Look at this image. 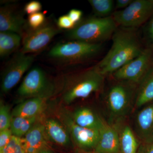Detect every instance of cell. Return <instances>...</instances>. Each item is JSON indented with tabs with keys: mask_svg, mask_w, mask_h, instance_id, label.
I'll list each match as a JSON object with an SVG mask.
<instances>
[{
	"mask_svg": "<svg viewBox=\"0 0 153 153\" xmlns=\"http://www.w3.org/2000/svg\"><path fill=\"white\" fill-rule=\"evenodd\" d=\"M117 30L111 48L96 66L102 75L113 74L143 52L138 37L131 29Z\"/></svg>",
	"mask_w": 153,
	"mask_h": 153,
	"instance_id": "cell-1",
	"label": "cell"
},
{
	"mask_svg": "<svg viewBox=\"0 0 153 153\" xmlns=\"http://www.w3.org/2000/svg\"><path fill=\"white\" fill-rule=\"evenodd\" d=\"M117 25L111 16L93 17L75 26L69 31L68 36L73 41L100 44L113 36L117 30Z\"/></svg>",
	"mask_w": 153,
	"mask_h": 153,
	"instance_id": "cell-2",
	"label": "cell"
},
{
	"mask_svg": "<svg viewBox=\"0 0 153 153\" xmlns=\"http://www.w3.org/2000/svg\"><path fill=\"white\" fill-rule=\"evenodd\" d=\"M104 76L94 66L78 73L68 82L63 94V100L70 104L79 98H85L100 90L104 83Z\"/></svg>",
	"mask_w": 153,
	"mask_h": 153,
	"instance_id": "cell-3",
	"label": "cell"
},
{
	"mask_svg": "<svg viewBox=\"0 0 153 153\" xmlns=\"http://www.w3.org/2000/svg\"><path fill=\"white\" fill-rule=\"evenodd\" d=\"M101 47L100 44L72 41L55 45L49 51V55L65 62H77L94 56L100 52Z\"/></svg>",
	"mask_w": 153,
	"mask_h": 153,
	"instance_id": "cell-4",
	"label": "cell"
},
{
	"mask_svg": "<svg viewBox=\"0 0 153 153\" xmlns=\"http://www.w3.org/2000/svg\"><path fill=\"white\" fill-rule=\"evenodd\" d=\"M153 13L152 0H135L126 8L114 13L111 16L117 25L132 29L143 25Z\"/></svg>",
	"mask_w": 153,
	"mask_h": 153,
	"instance_id": "cell-5",
	"label": "cell"
},
{
	"mask_svg": "<svg viewBox=\"0 0 153 153\" xmlns=\"http://www.w3.org/2000/svg\"><path fill=\"white\" fill-rule=\"evenodd\" d=\"M119 81L111 87L107 95L108 109L114 118L122 117L128 111L136 85L128 81Z\"/></svg>",
	"mask_w": 153,
	"mask_h": 153,
	"instance_id": "cell-6",
	"label": "cell"
},
{
	"mask_svg": "<svg viewBox=\"0 0 153 153\" xmlns=\"http://www.w3.org/2000/svg\"><path fill=\"white\" fill-rule=\"evenodd\" d=\"M152 54L151 49H143L139 56L114 72V77L117 80L139 84L151 67Z\"/></svg>",
	"mask_w": 153,
	"mask_h": 153,
	"instance_id": "cell-7",
	"label": "cell"
},
{
	"mask_svg": "<svg viewBox=\"0 0 153 153\" xmlns=\"http://www.w3.org/2000/svg\"><path fill=\"white\" fill-rule=\"evenodd\" d=\"M52 87L47 76L41 68L35 67L28 72L18 90L23 97H47L51 93Z\"/></svg>",
	"mask_w": 153,
	"mask_h": 153,
	"instance_id": "cell-8",
	"label": "cell"
},
{
	"mask_svg": "<svg viewBox=\"0 0 153 153\" xmlns=\"http://www.w3.org/2000/svg\"><path fill=\"white\" fill-rule=\"evenodd\" d=\"M33 55L20 52L12 59L3 73L1 90L8 93L18 84L25 72L30 68L34 60Z\"/></svg>",
	"mask_w": 153,
	"mask_h": 153,
	"instance_id": "cell-9",
	"label": "cell"
},
{
	"mask_svg": "<svg viewBox=\"0 0 153 153\" xmlns=\"http://www.w3.org/2000/svg\"><path fill=\"white\" fill-rule=\"evenodd\" d=\"M59 115L78 147L83 149L94 150L99 139L100 130L85 128L78 126L74 122L71 115L66 111H62Z\"/></svg>",
	"mask_w": 153,
	"mask_h": 153,
	"instance_id": "cell-10",
	"label": "cell"
},
{
	"mask_svg": "<svg viewBox=\"0 0 153 153\" xmlns=\"http://www.w3.org/2000/svg\"><path fill=\"white\" fill-rule=\"evenodd\" d=\"M59 32L57 28L51 25H43L40 28L33 30L23 38L21 52L27 54L42 50Z\"/></svg>",
	"mask_w": 153,
	"mask_h": 153,
	"instance_id": "cell-11",
	"label": "cell"
},
{
	"mask_svg": "<svg viewBox=\"0 0 153 153\" xmlns=\"http://www.w3.org/2000/svg\"><path fill=\"white\" fill-rule=\"evenodd\" d=\"M135 128L141 143H153V102L138 113Z\"/></svg>",
	"mask_w": 153,
	"mask_h": 153,
	"instance_id": "cell-12",
	"label": "cell"
},
{
	"mask_svg": "<svg viewBox=\"0 0 153 153\" xmlns=\"http://www.w3.org/2000/svg\"><path fill=\"white\" fill-rule=\"evenodd\" d=\"M94 151L95 153H120L118 132L105 122L100 130L99 139Z\"/></svg>",
	"mask_w": 153,
	"mask_h": 153,
	"instance_id": "cell-13",
	"label": "cell"
},
{
	"mask_svg": "<svg viewBox=\"0 0 153 153\" xmlns=\"http://www.w3.org/2000/svg\"><path fill=\"white\" fill-rule=\"evenodd\" d=\"M46 135L44 124H35L22 138L25 153H39L46 149Z\"/></svg>",
	"mask_w": 153,
	"mask_h": 153,
	"instance_id": "cell-14",
	"label": "cell"
},
{
	"mask_svg": "<svg viewBox=\"0 0 153 153\" xmlns=\"http://www.w3.org/2000/svg\"><path fill=\"white\" fill-rule=\"evenodd\" d=\"M25 21L21 15L9 6L0 9V32H10L23 35Z\"/></svg>",
	"mask_w": 153,
	"mask_h": 153,
	"instance_id": "cell-15",
	"label": "cell"
},
{
	"mask_svg": "<svg viewBox=\"0 0 153 153\" xmlns=\"http://www.w3.org/2000/svg\"><path fill=\"white\" fill-rule=\"evenodd\" d=\"M46 104V97H38L29 99L19 103L13 110V117H39Z\"/></svg>",
	"mask_w": 153,
	"mask_h": 153,
	"instance_id": "cell-16",
	"label": "cell"
},
{
	"mask_svg": "<svg viewBox=\"0 0 153 153\" xmlns=\"http://www.w3.org/2000/svg\"><path fill=\"white\" fill-rule=\"evenodd\" d=\"M74 122L85 128L100 130L104 121L88 108L83 107L75 111L71 115Z\"/></svg>",
	"mask_w": 153,
	"mask_h": 153,
	"instance_id": "cell-17",
	"label": "cell"
},
{
	"mask_svg": "<svg viewBox=\"0 0 153 153\" xmlns=\"http://www.w3.org/2000/svg\"><path fill=\"white\" fill-rule=\"evenodd\" d=\"M137 91L135 105L137 108L153 102V67L151 66L144 76Z\"/></svg>",
	"mask_w": 153,
	"mask_h": 153,
	"instance_id": "cell-18",
	"label": "cell"
},
{
	"mask_svg": "<svg viewBox=\"0 0 153 153\" xmlns=\"http://www.w3.org/2000/svg\"><path fill=\"white\" fill-rule=\"evenodd\" d=\"M44 125L46 134L52 142L62 146L69 143L68 133L59 122L53 119H48Z\"/></svg>",
	"mask_w": 153,
	"mask_h": 153,
	"instance_id": "cell-19",
	"label": "cell"
},
{
	"mask_svg": "<svg viewBox=\"0 0 153 153\" xmlns=\"http://www.w3.org/2000/svg\"><path fill=\"white\" fill-rule=\"evenodd\" d=\"M120 153H137L140 143L128 125L123 126L118 132Z\"/></svg>",
	"mask_w": 153,
	"mask_h": 153,
	"instance_id": "cell-20",
	"label": "cell"
},
{
	"mask_svg": "<svg viewBox=\"0 0 153 153\" xmlns=\"http://www.w3.org/2000/svg\"><path fill=\"white\" fill-rule=\"evenodd\" d=\"M22 36L10 32H0V56L6 57L15 52L20 46Z\"/></svg>",
	"mask_w": 153,
	"mask_h": 153,
	"instance_id": "cell-21",
	"label": "cell"
},
{
	"mask_svg": "<svg viewBox=\"0 0 153 153\" xmlns=\"http://www.w3.org/2000/svg\"><path fill=\"white\" fill-rule=\"evenodd\" d=\"M38 117H13L10 127L13 135L20 138L25 136L38 122Z\"/></svg>",
	"mask_w": 153,
	"mask_h": 153,
	"instance_id": "cell-22",
	"label": "cell"
},
{
	"mask_svg": "<svg viewBox=\"0 0 153 153\" xmlns=\"http://www.w3.org/2000/svg\"><path fill=\"white\" fill-rule=\"evenodd\" d=\"M88 1L98 17H109L113 10L112 0H88Z\"/></svg>",
	"mask_w": 153,
	"mask_h": 153,
	"instance_id": "cell-23",
	"label": "cell"
},
{
	"mask_svg": "<svg viewBox=\"0 0 153 153\" xmlns=\"http://www.w3.org/2000/svg\"><path fill=\"white\" fill-rule=\"evenodd\" d=\"M0 153H25L22 138L13 135L10 142Z\"/></svg>",
	"mask_w": 153,
	"mask_h": 153,
	"instance_id": "cell-24",
	"label": "cell"
},
{
	"mask_svg": "<svg viewBox=\"0 0 153 153\" xmlns=\"http://www.w3.org/2000/svg\"><path fill=\"white\" fill-rule=\"evenodd\" d=\"M12 114L8 105L1 103L0 106V131L7 129L10 127Z\"/></svg>",
	"mask_w": 153,
	"mask_h": 153,
	"instance_id": "cell-25",
	"label": "cell"
},
{
	"mask_svg": "<svg viewBox=\"0 0 153 153\" xmlns=\"http://www.w3.org/2000/svg\"><path fill=\"white\" fill-rule=\"evenodd\" d=\"M45 21V15L41 12L29 15L28 17V24L33 30H36L42 27Z\"/></svg>",
	"mask_w": 153,
	"mask_h": 153,
	"instance_id": "cell-26",
	"label": "cell"
},
{
	"mask_svg": "<svg viewBox=\"0 0 153 153\" xmlns=\"http://www.w3.org/2000/svg\"><path fill=\"white\" fill-rule=\"evenodd\" d=\"M57 25L60 29L70 30L74 29L76 25L68 15H63L59 17L57 20Z\"/></svg>",
	"mask_w": 153,
	"mask_h": 153,
	"instance_id": "cell-27",
	"label": "cell"
},
{
	"mask_svg": "<svg viewBox=\"0 0 153 153\" xmlns=\"http://www.w3.org/2000/svg\"><path fill=\"white\" fill-rule=\"evenodd\" d=\"M42 4L40 2L37 1H32L25 5L24 10L29 15L38 13L42 9Z\"/></svg>",
	"mask_w": 153,
	"mask_h": 153,
	"instance_id": "cell-28",
	"label": "cell"
},
{
	"mask_svg": "<svg viewBox=\"0 0 153 153\" xmlns=\"http://www.w3.org/2000/svg\"><path fill=\"white\" fill-rule=\"evenodd\" d=\"M12 136L13 134L10 128L0 131V152L8 145Z\"/></svg>",
	"mask_w": 153,
	"mask_h": 153,
	"instance_id": "cell-29",
	"label": "cell"
},
{
	"mask_svg": "<svg viewBox=\"0 0 153 153\" xmlns=\"http://www.w3.org/2000/svg\"><path fill=\"white\" fill-rule=\"evenodd\" d=\"M68 15L74 24L76 25L82 18V12L77 9H72L68 12Z\"/></svg>",
	"mask_w": 153,
	"mask_h": 153,
	"instance_id": "cell-30",
	"label": "cell"
},
{
	"mask_svg": "<svg viewBox=\"0 0 153 153\" xmlns=\"http://www.w3.org/2000/svg\"><path fill=\"white\" fill-rule=\"evenodd\" d=\"M137 153H153V143H141Z\"/></svg>",
	"mask_w": 153,
	"mask_h": 153,
	"instance_id": "cell-31",
	"label": "cell"
},
{
	"mask_svg": "<svg viewBox=\"0 0 153 153\" xmlns=\"http://www.w3.org/2000/svg\"><path fill=\"white\" fill-rule=\"evenodd\" d=\"M133 0H117L116 4V9H125L128 7L132 2Z\"/></svg>",
	"mask_w": 153,
	"mask_h": 153,
	"instance_id": "cell-32",
	"label": "cell"
},
{
	"mask_svg": "<svg viewBox=\"0 0 153 153\" xmlns=\"http://www.w3.org/2000/svg\"><path fill=\"white\" fill-rule=\"evenodd\" d=\"M148 33L151 43L153 45V16L149 23L148 28Z\"/></svg>",
	"mask_w": 153,
	"mask_h": 153,
	"instance_id": "cell-33",
	"label": "cell"
},
{
	"mask_svg": "<svg viewBox=\"0 0 153 153\" xmlns=\"http://www.w3.org/2000/svg\"><path fill=\"white\" fill-rule=\"evenodd\" d=\"M39 153H51L49 152V151L45 149L41 151Z\"/></svg>",
	"mask_w": 153,
	"mask_h": 153,
	"instance_id": "cell-34",
	"label": "cell"
}]
</instances>
